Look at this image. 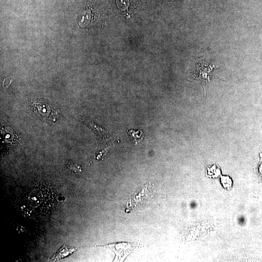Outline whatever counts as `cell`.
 Returning <instances> with one entry per match:
<instances>
[{"instance_id":"obj_2","label":"cell","mask_w":262,"mask_h":262,"mask_svg":"<svg viewBox=\"0 0 262 262\" xmlns=\"http://www.w3.org/2000/svg\"><path fill=\"white\" fill-rule=\"evenodd\" d=\"M76 249L75 248H68L65 246H64L63 247L60 248L53 257H52L51 261H57L60 259L65 257L69 255L70 254L75 251Z\"/></svg>"},{"instance_id":"obj_1","label":"cell","mask_w":262,"mask_h":262,"mask_svg":"<svg viewBox=\"0 0 262 262\" xmlns=\"http://www.w3.org/2000/svg\"><path fill=\"white\" fill-rule=\"evenodd\" d=\"M216 68L214 65L209 64L204 61L196 64L193 71V78L198 81L204 89L212 77V71Z\"/></svg>"}]
</instances>
